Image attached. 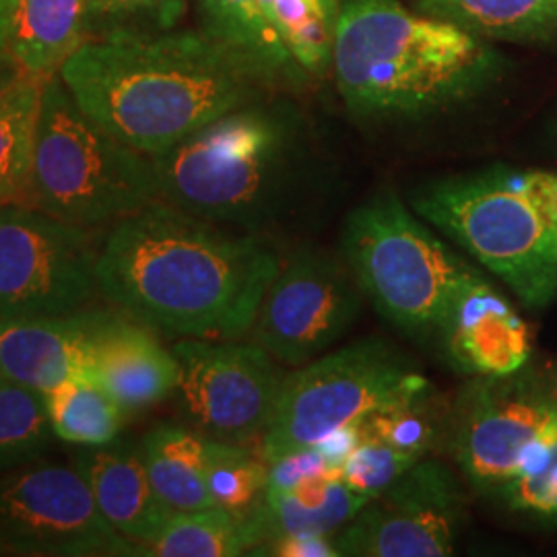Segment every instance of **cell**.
Here are the masks:
<instances>
[{
	"label": "cell",
	"mask_w": 557,
	"mask_h": 557,
	"mask_svg": "<svg viewBox=\"0 0 557 557\" xmlns=\"http://www.w3.org/2000/svg\"><path fill=\"white\" fill-rule=\"evenodd\" d=\"M278 267L262 236L153 200L110 227L98 289L161 335L239 338L252 331Z\"/></svg>",
	"instance_id": "1"
},
{
	"label": "cell",
	"mask_w": 557,
	"mask_h": 557,
	"mask_svg": "<svg viewBox=\"0 0 557 557\" xmlns=\"http://www.w3.org/2000/svg\"><path fill=\"white\" fill-rule=\"evenodd\" d=\"M59 75L91 119L149 158L273 85L207 29L85 40Z\"/></svg>",
	"instance_id": "2"
},
{
	"label": "cell",
	"mask_w": 557,
	"mask_h": 557,
	"mask_svg": "<svg viewBox=\"0 0 557 557\" xmlns=\"http://www.w3.org/2000/svg\"><path fill=\"white\" fill-rule=\"evenodd\" d=\"M331 71L363 122L418 120L481 94L498 75L492 46L398 0H343Z\"/></svg>",
	"instance_id": "3"
},
{
	"label": "cell",
	"mask_w": 557,
	"mask_h": 557,
	"mask_svg": "<svg viewBox=\"0 0 557 557\" xmlns=\"http://www.w3.org/2000/svg\"><path fill=\"white\" fill-rule=\"evenodd\" d=\"M151 161L160 200L255 236L292 213L314 170L301 112L269 96L205 124Z\"/></svg>",
	"instance_id": "4"
},
{
	"label": "cell",
	"mask_w": 557,
	"mask_h": 557,
	"mask_svg": "<svg viewBox=\"0 0 557 557\" xmlns=\"http://www.w3.org/2000/svg\"><path fill=\"white\" fill-rule=\"evenodd\" d=\"M411 209L510 285L524 306L557 298V218L539 170L434 180L411 195Z\"/></svg>",
	"instance_id": "5"
},
{
	"label": "cell",
	"mask_w": 557,
	"mask_h": 557,
	"mask_svg": "<svg viewBox=\"0 0 557 557\" xmlns=\"http://www.w3.org/2000/svg\"><path fill=\"white\" fill-rule=\"evenodd\" d=\"M160 200L153 161L91 119L59 73L44 79L21 202L85 230Z\"/></svg>",
	"instance_id": "6"
},
{
	"label": "cell",
	"mask_w": 557,
	"mask_h": 557,
	"mask_svg": "<svg viewBox=\"0 0 557 557\" xmlns=\"http://www.w3.org/2000/svg\"><path fill=\"white\" fill-rule=\"evenodd\" d=\"M341 250L363 298L411 337H436L458 292L479 275L393 190L349 213Z\"/></svg>",
	"instance_id": "7"
},
{
	"label": "cell",
	"mask_w": 557,
	"mask_h": 557,
	"mask_svg": "<svg viewBox=\"0 0 557 557\" xmlns=\"http://www.w3.org/2000/svg\"><path fill=\"white\" fill-rule=\"evenodd\" d=\"M430 388L413 359L382 338H363L322 354L281 382L275 411L262 434L269 462L317 446L379 407Z\"/></svg>",
	"instance_id": "8"
},
{
	"label": "cell",
	"mask_w": 557,
	"mask_h": 557,
	"mask_svg": "<svg viewBox=\"0 0 557 557\" xmlns=\"http://www.w3.org/2000/svg\"><path fill=\"white\" fill-rule=\"evenodd\" d=\"M446 442L460 473L479 494L492 496L556 448L557 397L520 370L475 376L448 413Z\"/></svg>",
	"instance_id": "9"
},
{
	"label": "cell",
	"mask_w": 557,
	"mask_h": 557,
	"mask_svg": "<svg viewBox=\"0 0 557 557\" xmlns=\"http://www.w3.org/2000/svg\"><path fill=\"white\" fill-rule=\"evenodd\" d=\"M91 230L25 202L0 209V319H52L87 308L98 289Z\"/></svg>",
	"instance_id": "10"
},
{
	"label": "cell",
	"mask_w": 557,
	"mask_h": 557,
	"mask_svg": "<svg viewBox=\"0 0 557 557\" xmlns=\"http://www.w3.org/2000/svg\"><path fill=\"white\" fill-rule=\"evenodd\" d=\"M0 554L140 556L101 517L77 467L41 457L0 475Z\"/></svg>",
	"instance_id": "11"
},
{
	"label": "cell",
	"mask_w": 557,
	"mask_h": 557,
	"mask_svg": "<svg viewBox=\"0 0 557 557\" xmlns=\"http://www.w3.org/2000/svg\"><path fill=\"white\" fill-rule=\"evenodd\" d=\"M174 388L178 418L205 438L239 444L264 434L283 379L275 358L257 343L180 338Z\"/></svg>",
	"instance_id": "12"
},
{
	"label": "cell",
	"mask_w": 557,
	"mask_h": 557,
	"mask_svg": "<svg viewBox=\"0 0 557 557\" xmlns=\"http://www.w3.org/2000/svg\"><path fill=\"white\" fill-rule=\"evenodd\" d=\"M361 298L345 259L301 248L281 262L250 333L281 363L304 366L354 326Z\"/></svg>",
	"instance_id": "13"
},
{
	"label": "cell",
	"mask_w": 557,
	"mask_h": 557,
	"mask_svg": "<svg viewBox=\"0 0 557 557\" xmlns=\"http://www.w3.org/2000/svg\"><path fill=\"white\" fill-rule=\"evenodd\" d=\"M465 494L438 458H421L337 535L343 557L453 556L465 522Z\"/></svg>",
	"instance_id": "14"
},
{
	"label": "cell",
	"mask_w": 557,
	"mask_h": 557,
	"mask_svg": "<svg viewBox=\"0 0 557 557\" xmlns=\"http://www.w3.org/2000/svg\"><path fill=\"white\" fill-rule=\"evenodd\" d=\"M434 338L448 366L471 379L517 374L531 358L527 324L481 273L458 292Z\"/></svg>",
	"instance_id": "15"
},
{
	"label": "cell",
	"mask_w": 557,
	"mask_h": 557,
	"mask_svg": "<svg viewBox=\"0 0 557 557\" xmlns=\"http://www.w3.org/2000/svg\"><path fill=\"white\" fill-rule=\"evenodd\" d=\"M106 310L52 319H0V374L41 397L60 384L91 379V343Z\"/></svg>",
	"instance_id": "16"
},
{
	"label": "cell",
	"mask_w": 557,
	"mask_h": 557,
	"mask_svg": "<svg viewBox=\"0 0 557 557\" xmlns=\"http://www.w3.org/2000/svg\"><path fill=\"white\" fill-rule=\"evenodd\" d=\"M91 379L124 416H135L174 395L178 361L158 331L114 308L106 310L94 335Z\"/></svg>",
	"instance_id": "17"
},
{
	"label": "cell",
	"mask_w": 557,
	"mask_h": 557,
	"mask_svg": "<svg viewBox=\"0 0 557 557\" xmlns=\"http://www.w3.org/2000/svg\"><path fill=\"white\" fill-rule=\"evenodd\" d=\"M75 467L87 481L101 517L122 537L137 543L143 556L174 510L153 490L140 448L119 440L83 446L75 455Z\"/></svg>",
	"instance_id": "18"
},
{
	"label": "cell",
	"mask_w": 557,
	"mask_h": 557,
	"mask_svg": "<svg viewBox=\"0 0 557 557\" xmlns=\"http://www.w3.org/2000/svg\"><path fill=\"white\" fill-rule=\"evenodd\" d=\"M213 440L184 423H160L140 442V457L161 502L174 512L215 506L207 473Z\"/></svg>",
	"instance_id": "19"
},
{
	"label": "cell",
	"mask_w": 557,
	"mask_h": 557,
	"mask_svg": "<svg viewBox=\"0 0 557 557\" xmlns=\"http://www.w3.org/2000/svg\"><path fill=\"white\" fill-rule=\"evenodd\" d=\"M269 541L262 502L250 512L211 506L174 512L143 556L236 557L255 554Z\"/></svg>",
	"instance_id": "20"
},
{
	"label": "cell",
	"mask_w": 557,
	"mask_h": 557,
	"mask_svg": "<svg viewBox=\"0 0 557 557\" xmlns=\"http://www.w3.org/2000/svg\"><path fill=\"white\" fill-rule=\"evenodd\" d=\"M89 0H20L9 59L25 75L46 79L59 73L85 41Z\"/></svg>",
	"instance_id": "21"
},
{
	"label": "cell",
	"mask_w": 557,
	"mask_h": 557,
	"mask_svg": "<svg viewBox=\"0 0 557 557\" xmlns=\"http://www.w3.org/2000/svg\"><path fill=\"white\" fill-rule=\"evenodd\" d=\"M368 502L370 498L361 496L341 479H314L285 492L267 490L262 518L269 541L287 535L335 537L345 524L358 517Z\"/></svg>",
	"instance_id": "22"
},
{
	"label": "cell",
	"mask_w": 557,
	"mask_h": 557,
	"mask_svg": "<svg viewBox=\"0 0 557 557\" xmlns=\"http://www.w3.org/2000/svg\"><path fill=\"white\" fill-rule=\"evenodd\" d=\"M419 13L481 40H520L557 27V0H413Z\"/></svg>",
	"instance_id": "23"
},
{
	"label": "cell",
	"mask_w": 557,
	"mask_h": 557,
	"mask_svg": "<svg viewBox=\"0 0 557 557\" xmlns=\"http://www.w3.org/2000/svg\"><path fill=\"white\" fill-rule=\"evenodd\" d=\"M262 17L304 75L331 71L343 0H259Z\"/></svg>",
	"instance_id": "24"
},
{
	"label": "cell",
	"mask_w": 557,
	"mask_h": 557,
	"mask_svg": "<svg viewBox=\"0 0 557 557\" xmlns=\"http://www.w3.org/2000/svg\"><path fill=\"white\" fill-rule=\"evenodd\" d=\"M205 29L250 60L271 83L304 77L262 17L259 0H199Z\"/></svg>",
	"instance_id": "25"
},
{
	"label": "cell",
	"mask_w": 557,
	"mask_h": 557,
	"mask_svg": "<svg viewBox=\"0 0 557 557\" xmlns=\"http://www.w3.org/2000/svg\"><path fill=\"white\" fill-rule=\"evenodd\" d=\"M41 85L44 79L23 73L0 91V209L23 199Z\"/></svg>",
	"instance_id": "26"
},
{
	"label": "cell",
	"mask_w": 557,
	"mask_h": 557,
	"mask_svg": "<svg viewBox=\"0 0 557 557\" xmlns=\"http://www.w3.org/2000/svg\"><path fill=\"white\" fill-rule=\"evenodd\" d=\"M54 436L77 446H103L119 438L124 413L94 379L64 382L44 395Z\"/></svg>",
	"instance_id": "27"
},
{
	"label": "cell",
	"mask_w": 557,
	"mask_h": 557,
	"mask_svg": "<svg viewBox=\"0 0 557 557\" xmlns=\"http://www.w3.org/2000/svg\"><path fill=\"white\" fill-rule=\"evenodd\" d=\"M448 411L440 407L432 386L397 398L359 419L361 438L380 440L403 453L428 457L448 434Z\"/></svg>",
	"instance_id": "28"
},
{
	"label": "cell",
	"mask_w": 557,
	"mask_h": 557,
	"mask_svg": "<svg viewBox=\"0 0 557 557\" xmlns=\"http://www.w3.org/2000/svg\"><path fill=\"white\" fill-rule=\"evenodd\" d=\"M57 438L40 393L0 382V475L46 457Z\"/></svg>",
	"instance_id": "29"
},
{
	"label": "cell",
	"mask_w": 557,
	"mask_h": 557,
	"mask_svg": "<svg viewBox=\"0 0 557 557\" xmlns=\"http://www.w3.org/2000/svg\"><path fill=\"white\" fill-rule=\"evenodd\" d=\"M269 483L267 460L250 455L239 444L213 440L207 485L215 506L250 512L259 506Z\"/></svg>",
	"instance_id": "30"
},
{
	"label": "cell",
	"mask_w": 557,
	"mask_h": 557,
	"mask_svg": "<svg viewBox=\"0 0 557 557\" xmlns=\"http://www.w3.org/2000/svg\"><path fill=\"white\" fill-rule=\"evenodd\" d=\"M184 9V0H89L85 40L151 34L170 29Z\"/></svg>",
	"instance_id": "31"
},
{
	"label": "cell",
	"mask_w": 557,
	"mask_h": 557,
	"mask_svg": "<svg viewBox=\"0 0 557 557\" xmlns=\"http://www.w3.org/2000/svg\"><path fill=\"white\" fill-rule=\"evenodd\" d=\"M425 457L403 453L380 440L363 438L341 467L338 478L366 498H376Z\"/></svg>",
	"instance_id": "32"
},
{
	"label": "cell",
	"mask_w": 557,
	"mask_h": 557,
	"mask_svg": "<svg viewBox=\"0 0 557 557\" xmlns=\"http://www.w3.org/2000/svg\"><path fill=\"white\" fill-rule=\"evenodd\" d=\"M492 498L510 512L557 522V446L535 469L508 481Z\"/></svg>",
	"instance_id": "33"
},
{
	"label": "cell",
	"mask_w": 557,
	"mask_h": 557,
	"mask_svg": "<svg viewBox=\"0 0 557 557\" xmlns=\"http://www.w3.org/2000/svg\"><path fill=\"white\" fill-rule=\"evenodd\" d=\"M324 478L338 479V473L326 462V458L322 457L319 448L312 446L269 462L267 490L285 492L298 487L301 483Z\"/></svg>",
	"instance_id": "34"
},
{
	"label": "cell",
	"mask_w": 557,
	"mask_h": 557,
	"mask_svg": "<svg viewBox=\"0 0 557 557\" xmlns=\"http://www.w3.org/2000/svg\"><path fill=\"white\" fill-rule=\"evenodd\" d=\"M260 549H269L264 554L283 557H338L335 537L329 535H287L273 539Z\"/></svg>",
	"instance_id": "35"
},
{
	"label": "cell",
	"mask_w": 557,
	"mask_h": 557,
	"mask_svg": "<svg viewBox=\"0 0 557 557\" xmlns=\"http://www.w3.org/2000/svg\"><path fill=\"white\" fill-rule=\"evenodd\" d=\"M361 432H359L358 423H351L347 428H341L335 434L320 440L317 444L322 457L326 458V462L341 473V467L345 465V460L356 450L361 442ZM341 479V478H338Z\"/></svg>",
	"instance_id": "36"
},
{
	"label": "cell",
	"mask_w": 557,
	"mask_h": 557,
	"mask_svg": "<svg viewBox=\"0 0 557 557\" xmlns=\"http://www.w3.org/2000/svg\"><path fill=\"white\" fill-rule=\"evenodd\" d=\"M20 0H0V60L9 57V44Z\"/></svg>",
	"instance_id": "37"
},
{
	"label": "cell",
	"mask_w": 557,
	"mask_h": 557,
	"mask_svg": "<svg viewBox=\"0 0 557 557\" xmlns=\"http://www.w3.org/2000/svg\"><path fill=\"white\" fill-rule=\"evenodd\" d=\"M21 75H23V71L9 57L0 60V91L4 87H9L13 81L20 79Z\"/></svg>",
	"instance_id": "38"
},
{
	"label": "cell",
	"mask_w": 557,
	"mask_h": 557,
	"mask_svg": "<svg viewBox=\"0 0 557 557\" xmlns=\"http://www.w3.org/2000/svg\"><path fill=\"white\" fill-rule=\"evenodd\" d=\"M2 380H4V379H2V374H0V382H2Z\"/></svg>",
	"instance_id": "39"
}]
</instances>
